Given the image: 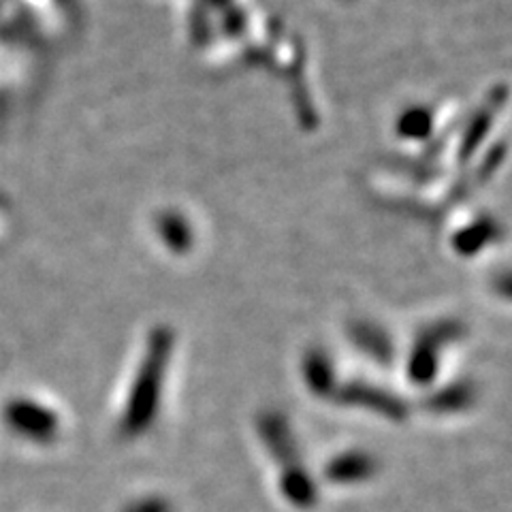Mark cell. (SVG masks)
<instances>
[{
	"mask_svg": "<svg viewBox=\"0 0 512 512\" xmlns=\"http://www.w3.org/2000/svg\"><path fill=\"white\" fill-rule=\"evenodd\" d=\"M171 338L167 333L158 331L152 335L148 352L143 357L139 372L128 391L124 412L120 419V434L124 438H139L154 425L158 416L160 397H163L165 370L169 363Z\"/></svg>",
	"mask_w": 512,
	"mask_h": 512,
	"instance_id": "cell-1",
	"label": "cell"
},
{
	"mask_svg": "<svg viewBox=\"0 0 512 512\" xmlns=\"http://www.w3.org/2000/svg\"><path fill=\"white\" fill-rule=\"evenodd\" d=\"M333 397L342 406L370 410L389 421H404L410 412L402 397L367 382H348L344 387L335 389Z\"/></svg>",
	"mask_w": 512,
	"mask_h": 512,
	"instance_id": "cell-2",
	"label": "cell"
},
{
	"mask_svg": "<svg viewBox=\"0 0 512 512\" xmlns=\"http://www.w3.org/2000/svg\"><path fill=\"white\" fill-rule=\"evenodd\" d=\"M256 431H259L261 442L267 448V453L274 457L280 466L299 461V446L293 434L291 423L280 412H263L256 421Z\"/></svg>",
	"mask_w": 512,
	"mask_h": 512,
	"instance_id": "cell-3",
	"label": "cell"
},
{
	"mask_svg": "<svg viewBox=\"0 0 512 512\" xmlns=\"http://www.w3.org/2000/svg\"><path fill=\"white\" fill-rule=\"evenodd\" d=\"M378 472V461L367 451H344L329 459L325 466V478L331 485H359L367 483Z\"/></svg>",
	"mask_w": 512,
	"mask_h": 512,
	"instance_id": "cell-4",
	"label": "cell"
},
{
	"mask_svg": "<svg viewBox=\"0 0 512 512\" xmlns=\"http://www.w3.org/2000/svg\"><path fill=\"white\" fill-rule=\"evenodd\" d=\"M453 338L455 335L448 333V327L423 335L408 361V380L412 384H416V387H427V384L434 382L438 374V348L442 342H451Z\"/></svg>",
	"mask_w": 512,
	"mask_h": 512,
	"instance_id": "cell-5",
	"label": "cell"
},
{
	"mask_svg": "<svg viewBox=\"0 0 512 512\" xmlns=\"http://www.w3.org/2000/svg\"><path fill=\"white\" fill-rule=\"evenodd\" d=\"M278 487L282 498L299 510H310L318 502L316 480L308 468L301 466V461L282 466Z\"/></svg>",
	"mask_w": 512,
	"mask_h": 512,
	"instance_id": "cell-6",
	"label": "cell"
},
{
	"mask_svg": "<svg viewBox=\"0 0 512 512\" xmlns=\"http://www.w3.org/2000/svg\"><path fill=\"white\" fill-rule=\"evenodd\" d=\"M476 402V389L472 387L470 382H453L448 384V387L431 393L423 406L427 412L431 414H459V412H466L468 408H472V404Z\"/></svg>",
	"mask_w": 512,
	"mask_h": 512,
	"instance_id": "cell-7",
	"label": "cell"
},
{
	"mask_svg": "<svg viewBox=\"0 0 512 512\" xmlns=\"http://www.w3.org/2000/svg\"><path fill=\"white\" fill-rule=\"evenodd\" d=\"M303 382L306 387L318 397H333L338 382H335V372L329 357L325 352L314 350L303 359Z\"/></svg>",
	"mask_w": 512,
	"mask_h": 512,
	"instance_id": "cell-8",
	"label": "cell"
},
{
	"mask_svg": "<svg viewBox=\"0 0 512 512\" xmlns=\"http://www.w3.org/2000/svg\"><path fill=\"white\" fill-rule=\"evenodd\" d=\"M18 421L24 431L35 438H52L56 434V419L43 408L28 406L18 414Z\"/></svg>",
	"mask_w": 512,
	"mask_h": 512,
	"instance_id": "cell-9",
	"label": "cell"
},
{
	"mask_svg": "<svg viewBox=\"0 0 512 512\" xmlns=\"http://www.w3.org/2000/svg\"><path fill=\"white\" fill-rule=\"evenodd\" d=\"M352 340L355 344L365 350L367 355H372L376 361L387 363L391 357V344L384 335L376 329H367V327H357L355 333H352Z\"/></svg>",
	"mask_w": 512,
	"mask_h": 512,
	"instance_id": "cell-10",
	"label": "cell"
},
{
	"mask_svg": "<svg viewBox=\"0 0 512 512\" xmlns=\"http://www.w3.org/2000/svg\"><path fill=\"white\" fill-rule=\"evenodd\" d=\"M122 512H173V506L169 500L160 498V495H150V498H141L126 504Z\"/></svg>",
	"mask_w": 512,
	"mask_h": 512,
	"instance_id": "cell-11",
	"label": "cell"
}]
</instances>
